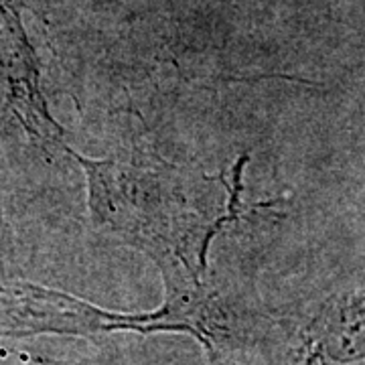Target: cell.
Here are the masks:
<instances>
[{
	"label": "cell",
	"mask_w": 365,
	"mask_h": 365,
	"mask_svg": "<svg viewBox=\"0 0 365 365\" xmlns=\"http://www.w3.org/2000/svg\"><path fill=\"white\" fill-rule=\"evenodd\" d=\"M2 234H4V217H2V199H0V250H2Z\"/></svg>",
	"instance_id": "5"
},
{
	"label": "cell",
	"mask_w": 365,
	"mask_h": 365,
	"mask_svg": "<svg viewBox=\"0 0 365 365\" xmlns=\"http://www.w3.org/2000/svg\"><path fill=\"white\" fill-rule=\"evenodd\" d=\"M118 331L150 335V311H108L66 290L21 280L0 282V337H98Z\"/></svg>",
	"instance_id": "3"
},
{
	"label": "cell",
	"mask_w": 365,
	"mask_h": 365,
	"mask_svg": "<svg viewBox=\"0 0 365 365\" xmlns=\"http://www.w3.org/2000/svg\"><path fill=\"white\" fill-rule=\"evenodd\" d=\"M23 339L25 337L0 339V365H69L41 343Z\"/></svg>",
	"instance_id": "4"
},
{
	"label": "cell",
	"mask_w": 365,
	"mask_h": 365,
	"mask_svg": "<svg viewBox=\"0 0 365 365\" xmlns=\"http://www.w3.org/2000/svg\"><path fill=\"white\" fill-rule=\"evenodd\" d=\"M256 347L268 365H365L361 282L284 313H266Z\"/></svg>",
	"instance_id": "2"
},
{
	"label": "cell",
	"mask_w": 365,
	"mask_h": 365,
	"mask_svg": "<svg viewBox=\"0 0 365 365\" xmlns=\"http://www.w3.org/2000/svg\"><path fill=\"white\" fill-rule=\"evenodd\" d=\"M88 185V209L96 232L170 262L195 278L209 276L211 246L246 213L244 173L248 155L217 175L146 158H88L71 146Z\"/></svg>",
	"instance_id": "1"
}]
</instances>
